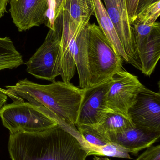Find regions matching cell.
Here are the masks:
<instances>
[{
	"instance_id": "cell-1",
	"label": "cell",
	"mask_w": 160,
	"mask_h": 160,
	"mask_svg": "<svg viewBox=\"0 0 160 160\" xmlns=\"http://www.w3.org/2000/svg\"><path fill=\"white\" fill-rule=\"evenodd\" d=\"M70 129L58 124L39 132L10 133L11 160H86L87 153Z\"/></svg>"
},
{
	"instance_id": "cell-2",
	"label": "cell",
	"mask_w": 160,
	"mask_h": 160,
	"mask_svg": "<svg viewBox=\"0 0 160 160\" xmlns=\"http://www.w3.org/2000/svg\"><path fill=\"white\" fill-rule=\"evenodd\" d=\"M6 88L20 98L47 110L59 125L76 128L84 88L63 81H54L49 84L42 85L27 79Z\"/></svg>"
},
{
	"instance_id": "cell-3",
	"label": "cell",
	"mask_w": 160,
	"mask_h": 160,
	"mask_svg": "<svg viewBox=\"0 0 160 160\" xmlns=\"http://www.w3.org/2000/svg\"><path fill=\"white\" fill-rule=\"evenodd\" d=\"M87 54L90 74L88 87L108 81L123 68V58L116 52L99 26L95 23L88 24Z\"/></svg>"
},
{
	"instance_id": "cell-4",
	"label": "cell",
	"mask_w": 160,
	"mask_h": 160,
	"mask_svg": "<svg viewBox=\"0 0 160 160\" xmlns=\"http://www.w3.org/2000/svg\"><path fill=\"white\" fill-rule=\"evenodd\" d=\"M0 118L3 126L11 133L39 132L58 125L47 110L24 101L5 104L0 110Z\"/></svg>"
},
{
	"instance_id": "cell-5",
	"label": "cell",
	"mask_w": 160,
	"mask_h": 160,
	"mask_svg": "<svg viewBox=\"0 0 160 160\" xmlns=\"http://www.w3.org/2000/svg\"><path fill=\"white\" fill-rule=\"evenodd\" d=\"M60 26L54 21V30L49 29L42 45L25 63L29 74L37 78L52 82L60 76Z\"/></svg>"
},
{
	"instance_id": "cell-6",
	"label": "cell",
	"mask_w": 160,
	"mask_h": 160,
	"mask_svg": "<svg viewBox=\"0 0 160 160\" xmlns=\"http://www.w3.org/2000/svg\"><path fill=\"white\" fill-rule=\"evenodd\" d=\"M143 86L138 77L123 68L118 70L111 78L107 94L106 102L109 110L128 118L129 110Z\"/></svg>"
},
{
	"instance_id": "cell-7",
	"label": "cell",
	"mask_w": 160,
	"mask_h": 160,
	"mask_svg": "<svg viewBox=\"0 0 160 160\" xmlns=\"http://www.w3.org/2000/svg\"><path fill=\"white\" fill-rule=\"evenodd\" d=\"M55 21L59 24L61 30L59 56L60 76L63 82H70L76 71L73 58L76 39L83 28L89 23H78L72 20L64 9L55 18Z\"/></svg>"
},
{
	"instance_id": "cell-8",
	"label": "cell",
	"mask_w": 160,
	"mask_h": 160,
	"mask_svg": "<svg viewBox=\"0 0 160 160\" xmlns=\"http://www.w3.org/2000/svg\"><path fill=\"white\" fill-rule=\"evenodd\" d=\"M128 116L136 128L160 132V92L143 86Z\"/></svg>"
},
{
	"instance_id": "cell-9",
	"label": "cell",
	"mask_w": 160,
	"mask_h": 160,
	"mask_svg": "<svg viewBox=\"0 0 160 160\" xmlns=\"http://www.w3.org/2000/svg\"><path fill=\"white\" fill-rule=\"evenodd\" d=\"M111 82L110 79L99 84L84 88L76 127L80 125L95 127L110 111L106 98Z\"/></svg>"
},
{
	"instance_id": "cell-10",
	"label": "cell",
	"mask_w": 160,
	"mask_h": 160,
	"mask_svg": "<svg viewBox=\"0 0 160 160\" xmlns=\"http://www.w3.org/2000/svg\"><path fill=\"white\" fill-rule=\"evenodd\" d=\"M10 5L12 21L19 32L45 23L48 0H11Z\"/></svg>"
},
{
	"instance_id": "cell-11",
	"label": "cell",
	"mask_w": 160,
	"mask_h": 160,
	"mask_svg": "<svg viewBox=\"0 0 160 160\" xmlns=\"http://www.w3.org/2000/svg\"><path fill=\"white\" fill-rule=\"evenodd\" d=\"M104 135L111 142L119 145L129 153L137 154L152 146L159 139L160 132L135 127L118 133Z\"/></svg>"
},
{
	"instance_id": "cell-12",
	"label": "cell",
	"mask_w": 160,
	"mask_h": 160,
	"mask_svg": "<svg viewBox=\"0 0 160 160\" xmlns=\"http://www.w3.org/2000/svg\"><path fill=\"white\" fill-rule=\"evenodd\" d=\"M100 28L116 52L128 63V58L101 0H90Z\"/></svg>"
},
{
	"instance_id": "cell-13",
	"label": "cell",
	"mask_w": 160,
	"mask_h": 160,
	"mask_svg": "<svg viewBox=\"0 0 160 160\" xmlns=\"http://www.w3.org/2000/svg\"><path fill=\"white\" fill-rule=\"evenodd\" d=\"M88 24L83 28L78 35L73 52V58L79 75V87L81 88L88 87L90 83L87 54Z\"/></svg>"
},
{
	"instance_id": "cell-14",
	"label": "cell",
	"mask_w": 160,
	"mask_h": 160,
	"mask_svg": "<svg viewBox=\"0 0 160 160\" xmlns=\"http://www.w3.org/2000/svg\"><path fill=\"white\" fill-rule=\"evenodd\" d=\"M160 56V24L158 22L139 56L142 73L146 76H151L159 60Z\"/></svg>"
},
{
	"instance_id": "cell-15",
	"label": "cell",
	"mask_w": 160,
	"mask_h": 160,
	"mask_svg": "<svg viewBox=\"0 0 160 160\" xmlns=\"http://www.w3.org/2000/svg\"><path fill=\"white\" fill-rule=\"evenodd\" d=\"M93 127L102 134H110L121 132L135 127L128 118L110 110L99 123Z\"/></svg>"
},
{
	"instance_id": "cell-16",
	"label": "cell",
	"mask_w": 160,
	"mask_h": 160,
	"mask_svg": "<svg viewBox=\"0 0 160 160\" xmlns=\"http://www.w3.org/2000/svg\"><path fill=\"white\" fill-rule=\"evenodd\" d=\"M23 63L22 56L11 39L0 37V71L17 68Z\"/></svg>"
},
{
	"instance_id": "cell-17",
	"label": "cell",
	"mask_w": 160,
	"mask_h": 160,
	"mask_svg": "<svg viewBox=\"0 0 160 160\" xmlns=\"http://www.w3.org/2000/svg\"><path fill=\"white\" fill-rule=\"evenodd\" d=\"M63 9L65 10L72 20L87 24L94 15L90 0H65Z\"/></svg>"
},
{
	"instance_id": "cell-18",
	"label": "cell",
	"mask_w": 160,
	"mask_h": 160,
	"mask_svg": "<svg viewBox=\"0 0 160 160\" xmlns=\"http://www.w3.org/2000/svg\"><path fill=\"white\" fill-rule=\"evenodd\" d=\"M158 23H143L134 22L132 25L133 45L138 58L146 44L148 37ZM140 60V59H139Z\"/></svg>"
},
{
	"instance_id": "cell-19",
	"label": "cell",
	"mask_w": 160,
	"mask_h": 160,
	"mask_svg": "<svg viewBox=\"0 0 160 160\" xmlns=\"http://www.w3.org/2000/svg\"><path fill=\"white\" fill-rule=\"evenodd\" d=\"M160 15V0L149 4L137 14L134 22L154 23Z\"/></svg>"
},
{
	"instance_id": "cell-20",
	"label": "cell",
	"mask_w": 160,
	"mask_h": 160,
	"mask_svg": "<svg viewBox=\"0 0 160 160\" xmlns=\"http://www.w3.org/2000/svg\"><path fill=\"white\" fill-rule=\"evenodd\" d=\"M135 160H160V146L147 148Z\"/></svg>"
},
{
	"instance_id": "cell-21",
	"label": "cell",
	"mask_w": 160,
	"mask_h": 160,
	"mask_svg": "<svg viewBox=\"0 0 160 160\" xmlns=\"http://www.w3.org/2000/svg\"><path fill=\"white\" fill-rule=\"evenodd\" d=\"M139 1L140 0H125L128 18L131 25L136 18V13Z\"/></svg>"
},
{
	"instance_id": "cell-22",
	"label": "cell",
	"mask_w": 160,
	"mask_h": 160,
	"mask_svg": "<svg viewBox=\"0 0 160 160\" xmlns=\"http://www.w3.org/2000/svg\"><path fill=\"white\" fill-rule=\"evenodd\" d=\"M157 1H160V0H140L139 4H138V7H137L136 16H137V13L140 12L146 6Z\"/></svg>"
},
{
	"instance_id": "cell-23",
	"label": "cell",
	"mask_w": 160,
	"mask_h": 160,
	"mask_svg": "<svg viewBox=\"0 0 160 160\" xmlns=\"http://www.w3.org/2000/svg\"><path fill=\"white\" fill-rule=\"evenodd\" d=\"M55 19L63 9L65 0H55Z\"/></svg>"
},
{
	"instance_id": "cell-24",
	"label": "cell",
	"mask_w": 160,
	"mask_h": 160,
	"mask_svg": "<svg viewBox=\"0 0 160 160\" xmlns=\"http://www.w3.org/2000/svg\"><path fill=\"white\" fill-rule=\"evenodd\" d=\"M8 0H0V18L6 12V7Z\"/></svg>"
},
{
	"instance_id": "cell-25",
	"label": "cell",
	"mask_w": 160,
	"mask_h": 160,
	"mask_svg": "<svg viewBox=\"0 0 160 160\" xmlns=\"http://www.w3.org/2000/svg\"><path fill=\"white\" fill-rule=\"evenodd\" d=\"M8 96L4 93H0V110L6 104Z\"/></svg>"
},
{
	"instance_id": "cell-26",
	"label": "cell",
	"mask_w": 160,
	"mask_h": 160,
	"mask_svg": "<svg viewBox=\"0 0 160 160\" xmlns=\"http://www.w3.org/2000/svg\"><path fill=\"white\" fill-rule=\"evenodd\" d=\"M93 160H111L107 158H102V157H98L95 156L93 158Z\"/></svg>"
}]
</instances>
